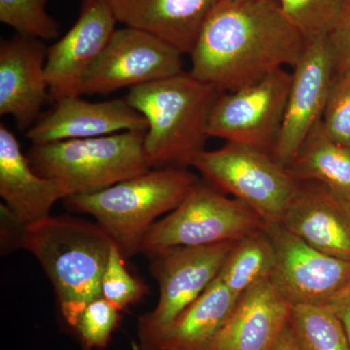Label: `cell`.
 <instances>
[{
  "instance_id": "obj_1",
  "label": "cell",
  "mask_w": 350,
  "mask_h": 350,
  "mask_svg": "<svg viewBox=\"0 0 350 350\" xmlns=\"http://www.w3.org/2000/svg\"><path fill=\"white\" fill-rule=\"evenodd\" d=\"M306 44L276 0H219L191 52L189 73L229 93L294 68Z\"/></svg>"
},
{
  "instance_id": "obj_2",
  "label": "cell",
  "mask_w": 350,
  "mask_h": 350,
  "mask_svg": "<svg viewBox=\"0 0 350 350\" xmlns=\"http://www.w3.org/2000/svg\"><path fill=\"white\" fill-rule=\"evenodd\" d=\"M221 94L189 72L130 89L126 100L148 122L144 150L151 170L194 165L206 150L209 117Z\"/></svg>"
},
{
  "instance_id": "obj_3",
  "label": "cell",
  "mask_w": 350,
  "mask_h": 350,
  "mask_svg": "<svg viewBox=\"0 0 350 350\" xmlns=\"http://www.w3.org/2000/svg\"><path fill=\"white\" fill-rule=\"evenodd\" d=\"M21 241L49 276L63 317L75 328L85 308L103 297L111 237L98 223L49 216L25 226Z\"/></svg>"
},
{
  "instance_id": "obj_4",
  "label": "cell",
  "mask_w": 350,
  "mask_h": 350,
  "mask_svg": "<svg viewBox=\"0 0 350 350\" xmlns=\"http://www.w3.org/2000/svg\"><path fill=\"white\" fill-rule=\"evenodd\" d=\"M188 169L149 170L111 187L68 198L73 211L87 213L111 237L123 257L139 252L140 243L157 219L172 213L200 183Z\"/></svg>"
},
{
  "instance_id": "obj_5",
  "label": "cell",
  "mask_w": 350,
  "mask_h": 350,
  "mask_svg": "<svg viewBox=\"0 0 350 350\" xmlns=\"http://www.w3.org/2000/svg\"><path fill=\"white\" fill-rule=\"evenodd\" d=\"M145 133L33 144L27 159L36 174L57 184L63 199L91 194L151 170L144 155Z\"/></svg>"
},
{
  "instance_id": "obj_6",
  "label": "cell",
  "mask_w": 350,
  "mask_h": 350,
  "mask_svg": "<svg viewBox=\"0 0 350 350\" xmlns=\"http://www.w3.org/2000/svg\"><path fill=\"white\" fill-rule=\"evenodd\" d=\"M254 211L230 199L211 183H200L174 211L145 232L139 252L237 241L265 227Z\"/></svg>"
},
{
  "instance_id": "obj_7",
  "label": "cell",
  "mask_w": 350,
  "mask_h": 350,
  "mask_svg": "<svg viewBox=\"0 0 350 350\" xmlns=\"http://www.w3.org/2000/svg\"><path fill=\"white\" fill-rule=\"evenodd\" d=\"M193 167L211 185L250 206L266 224L282 222L298 186L287 167L269 152L232 142L202 152Z\"/></svg>"
},
{
  "instance_id": "obj_8",
  "label": "cell",
  "mask_w": 350,
  "mask_h": 350,
  "mask_svg": "<svg viewBox=\"0 0 350 350\" xmlns=\"http://www.w3.org/2000/svg\"><path fill=\"white\" fill-rule=\"evenodd\" d=\"M237 241L180 246L149 254L154 257L152 273L160 286V298L155 310L139 320L142 350L217 278Z\"/></svg>"
},
{
  "instance_id": "obj_9",
  "label": "cell",
  "mask_w": 350,
  "mask_h": 350,
  "mask_svg": "<svg viewBox=\"0 0 350 350\" xmlns=\"http://www.w3.org/2000/svg\"><path fill=\"white\" fill-rule=\"evenodd\" d=\"M292 73L285 68L220 94L209 117V137L273 153L284 116Z\"/></svg>"
},
{
  "instance_id": "obj_10",
  "label": "cell",
  "mask_w": 350,
  "mask_h": 350,
  "mask_svg": "<svg viewBox=\"0 0 350 350\" xmlns=\"http://www.w3.org/2000/svg\"><path fill=\"white\" fill-rule=\"evenodd\" d=\"M184 72L182 54L155 36L116 29L83 82L81 94L107 96Z\"/></svg>"
},
{
  "instance_id": "obj_11",
  "label": "cell",
  "mask_w": 350,
  "mask_h": 350,
  "mask_svg": "<svg viewBox=\"0 0 350 350\" xmlns=\"http://www.w3.org/2000/svg\"><path fill=\"white\" fill-rule=\"evenodd\" d=\"M336 76V61L328 36L308 40L293 68L282 128L271 155L288 167L312 129L323 118Z\"/></svg>"
},
{
  "instance_id": "obj_12",
  "label": "cell",
  "mask_w": 350,
  "mask_h": 350,
  "mask_svg": "<svg viewBox=\"0 0 350 350\" xmlns=\"http://www.w3.org/2000/svg\"><path fill=\"white\" fill-rule=\"evenodd\" d=\"M275 251L273 280L292 306L331 305L350 285V261L315 250L280 224H266Z\"/></svg>"
},
{
  "instance_id": "obj_13",
  "label": "cell",
  "mask_w": 350,
  "mask_h": 350,
  "mask_svg": "<svg viewBox=\"0 0 350 350\" xmlns=\"http://www.w3.org/2000/svg\"><path fill=\"white\" fill-rule=\"evenodd\" d=\"M117 22L108 0H82L75 24L48 48L46 72L51 100L82 96L85 76L107 47Z\"/></svg>"
},
{
  "instance_id": "obj_14",
  "label": "cell",
  "mask_w": 350,
  "mask_h": 350,
  "mask_svg": "<svg viewBox=\"0 0 350 350\" xmlns=\"http://www.w3.org/2000/svg\"><path fill=\"white\" fill-rule=\"evenodd\" d=\"M48 48L40 39L18 34L0 43V114L29 131L50 100L46 72Z\"/></svg>"
},
{
  "instance_id": "obj_15",
  "label": "cell",
  "mask_w": 350,
  "mask_h": 350,
  "mask_svg": "<svg viewBox=\"0 0 350 350\" xmlns=\"http://www.w3.org/2000/svg\"><path fill=\"white\" fill-rule=\"evenodd\" d=\"M147 130L146 118L126 98L90 103L81 96H73L55 101L25 137L33 144H46Z\"/></svg>"
},
{
  "instance_id": "obj_16",
  "label": "cell",
  "mask_w": 350,
  "mask_h": 350,
  "mask_svg": "<svg viewBox=\"0 0 350 350\" xmlns=\"http://www.w3.org/2000/svg\"><path fill=\"white\" fill-rule=\"evenodd\" d=\"M280 225L315 250L350 261V204L317 181H298Z\"/></svg>"
},
{
  "instance_id": "obj_17",
  "label": "cell",
  "mask_w": 350,
  "mask_h": 350,
  "mask_svg": "<svg viewBox=\"0 0 350 350\" xmlns=\"http://www.w3.org/2000/svg\"><path fill=\"white\" fill-rule=\"evenodd\" d=\"M291 310L273 280L261 282L239 296L207 350H271L289 325Z\"/></svg>"
},
{
  "instance_id": "obj_18",
  "label": "cell",
  "mask_w": 350,
  "mask_h": 350,
  "mask_svg": "<svg viewBox=\"0 0 350 350\" xmlns=\"http://www.w3.org/2000/svg\"><path fill=\"white\" fill-rule=\"evenodd\" d=\"M219 0H108L126 27L162 39L182 55L191 54Z\"/></svg>"
},
{
  "instance_id": "obj_19",
  "label": "cell",
  "mask_w": 350,
  "mask_h": 350,
  "mask_svg": "<svg viewBox=\"0 0 350 350\" xmlns=\"http://www.w3.org/2000/svg\"><path fill=\"white\" fill-rule=\"evenodd\" d=\"M0 196L14 220L21 226L50 216L57 200L63 199L54 181L32 169L13 131L0 125Z\"/></svg>"
},
{
  "instance_id": "obj_20",
  "label": "cell",
  "mask_w": 350,
  "mask_h": 350,
  "mask_svg": "<svg viewBox=\"0 0 350 350\" xmlns=\"http://www.w3.org/2000/svg\"><path fill=\"white\" fill-rule=\"evenodd\" d=\"M239 296L218 278L157 335L147 350H207L236 308Z\"/></svg>"
},
{
  "instance_id": "obj_21",
  "label": "cell",
  "mask_w": 350,
  "mask_h": 350,
  "mask_svg": "<svg viewBox=\"0 0 350 350\" xmlns=\"http://www.w3.org/2000/svg\"><path fill=\"white\" fill-rule=\"evenodd\" d=\"M297 181H317L350 204V150L327 135L321 121L287 167Z\"/></svg>"
},
{
  "instance_id": "obj_22",
  "label": "cell",
  "mask_w": 350,
  "mask_h": 350,
  "mask_svg": "<svg viewBox=\"0 0 350 350\" xmlns=\"http://www.w3.org/2000/svg\"><path fill=\"white\" fill-rule=\"evenodd\" d=\"M275 267V247L265 225L237 241L217 278L239 297L250 288L271 280Z\"/></svg>"
},
{
  "instance_id": "obj_23",
  "label": "cell",
  "mask_w": 350,
  "mask_h": 350,
  "mask_svg": "<svg viewBox=\"0 0 350 350\" xmlns=\"http://www.w3.org/2000/svg\"><path fill=\"white\" fill-rule=\"evenodd\" d=\"M289 323L301 350H350L344 324L331 306H292Z\"/></svg>"
},
{
  "instance_id": "obj_24",
  "label": "cell",
  "mask_w": 350,
  "mask_h": 350,
  "mask_svg": "<svg viewBox=\"0 0 350 350\" xmlns=\"http://www.w3.org/2000/svg\"><path fill=\"white\" fill-rule=\"evenodd\" d=\"M288 20L312 40L328 36L350 0H276Z\"/></svg>"
},
{
  "instance_id": "obj_25",
  "label": "cell",
  "mask_w": 350,
  "mask_h": 350,
  "mask_svg": "<svg viewBox=\"0 0 350 350\" xmlns=\"http://www.w3.org/2000/svg\"><path fill=\"white\" fill-rule=\"evenodd\" d=\"M49 0H0V22L20 36L40 40L59 38L61 25L47 11Z\"/></svg>"
},
{
  "instance_id": "obj_26",
  "label": "cell",
  "mask_w": 350,
  "mask_h": 350,
  "mask_svg": "<svg viewBox=\"0 0 350 350\" xmlns=\"http://www.w3.org/2000/svg\"><path fill=\"white\" fill-rule=\"evenodd\" d=\"M145 289L146 287L126 271L118 246L113 244L101 283L103 298L122 312L137 301Z\"/></svg>"
},
{
  "instance_id": "obj_27",
  "label": "cell",
  "mask_w": 350,
  "mask_h": 350,
  "mask_svg": "<svg viewBox=\"0 0 350 350\" xmlns=\"http://www.w3.org/2000/svg\"><path fill=\"white\" fill-rule=\"evenodd\" d=\"M322 123L332 140L350 150V69L336 73Z\"/></svg>"
},
{
  "instance_id": "obj_28",
  "label": "cell",
  "mask_w": 350,
  "mask_h": 350,
  "mask_svg": "<svg viewBox=\"0 0 350 350\" xmlns=\"http://www.w3.org/2000/svg\"><path fill=\"white\" fill-rule=\"evenodd\" d=\"M119 312L103 297L90 303L83 310L75 327L83 342L88 347H107L118 324Z\"/></svg>"
},
{
  "instance_id": "obj_29",
  "label": "cell",
  "mask_w": 350,
  "mask_h": 350,
  "mask_svg": "<svg viewBox=\"0 0 350 350\" xmlns=\"http://www.w3.org/2000/svg\"><path fill=\"white\" fill-rule=\"evenodd\" d=\"M336 61V73L350 69V1L328 36Z\"/></svg>"
},
{
  "instance_id": "obj_30",
  "label": "cell",
  "mask_w": 350,
  "mask_h": 350,
  "mask_svg": "<svg viewBox=\"0 0 350 350\" xmlns=\"http://www.w3.org/2000/svg\"><path fill=\"white\" fill-rule=\"evenodd\" d=\"M329 306H331L332 308L335 310L338 317H340V321L344 324L350 345V285Z\"/></svg>"
},
{
  "instance_id": "obj_31",
  "label": "cell",
  "mask_w": 350,
  "mask_h": 350,
  "mask_svg": "<svg viewBox=\"0 0 350 350\" xmlns=\"http://www.w3.org/2000/svg\"><path fill=\"white\" fill-rule=\"evenodd\" d=\"M271 350H301L291 326L288 325Z\"/></svg>"
}]
</instances>
